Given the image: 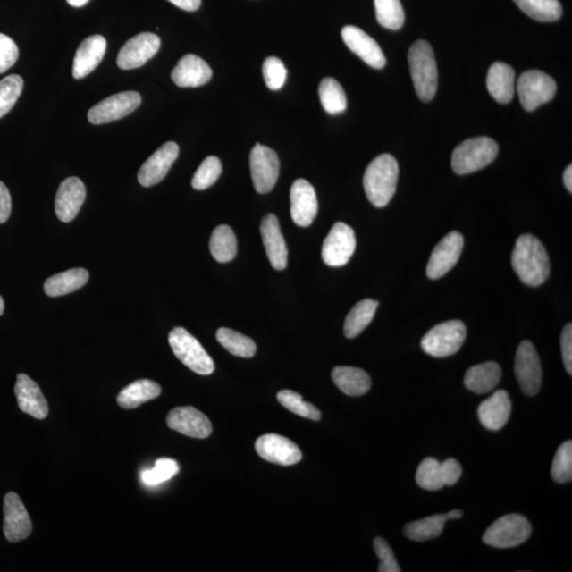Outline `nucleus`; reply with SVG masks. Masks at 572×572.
Returning <instances> with one entry per match:
<instances>
[{"mask_svg": "<svg viewBox=\"0 0 572 572\" xmlns=\"http://www.w3.org/2000/svg\"><path fill=\"white\" fill-rule=\"evenodd\" d=\"M416 484L426 491H439L445 485L442 462L426 458L420 463L416 474Z\"/></svg>", "mask_w": 572, "mask_h": 572, "instance_id": "58836bf2", "label": "nucleus"}, {"mask_svg": "<svg viewBox=\"0 0 572 572\" xmlns=\"http://www.w3.org/2000/svg\"><path fill=\"white\" fill-rule=\"evenodd\" d=\"M511 408L512 404L509 393L500 389L480 404L478 408L479 421L490 431H500L510 419Z\"/></svg>", "mask_w": 572, "mask_h": 572, "instance_id": "a878e982", "label": "nucleus"}, {"mask_svg": "<svg viewBox=\"0 0 572 572\" xmlns=\"http://www.w3.org/2000/svg\"><path fill=\"white\" fill-rule=\"evenodd\" d=\"M22 88L24 80L17 74L5 77L0 81V118L13 110L21 95Z\"/></svg>", "mask_w": 572, "mask_h": 572, "instance_id": "a19ab883", "label": "nucleus"}, {"mask_svg": "<svg viewBox=\"0 0 572 572\" xmlns=\"http://www.w3.org/2000/svg\"><path fill=\"white\" fill-rule=\"evenodd\" d=\"M250 172L257 193L271 192L279 177L280 163L277 153L257 143L250 153Z\"/></svg>", "mask_w": 572, "mask_h": 572, "instance_id": "9b49d317", "label": "nucleus"}, {"mask_svg": "<svg viewBox=\"0 0 572 572\" xmlns=\"http://www.w3.org/2000/svg\"><path fill=\"white\" fill-rule=\"evenodd\" d=\"M462 514L463 513L460 510H453V511L449 512L446 515H448L449 520H451V519H459V518H461L462 517Z\"/></svg>", "mask_w": 572, "mask_h": 572, "instance_id": "6e6d98bb", "label": "nucleus"}, {"mask_svg": "<svg viewBox=\"0 0 572 572\" xmlns=\"http://www.w3.org/2000/svg\"><path fill=\"white\" fill-rule=\"evenodd\" d=\"M320 101L324 111L337 114L346 111L347 97L342 86L333 78H325L319 85Z\"/></svg>", "mask_w": 572, "mask_h": 572, "instance_id": "e433bc0d", "label": "nucleus"}, {"mask_svg": "<svg viewBox=\"0 0 572 572\" xmlns=\"http://www.w3.org/2000/svg\"><path fill=\"white\" fill-rule=\"evenodd\" d=\"M515 375L526 396L534 397L542 386L543 370L539 354L529 341L520 343L514 365Z\"/></svg>", "mask_w": 572, "mask_h": 572, "instance_id": "1a4fd4ad", "label": "nucleus"}, {"mask_svg": "<svg viewBox=\"0 0 572 572\" xmlns=\"http://www.w3.org/2000/svg\"><path fill=\"white\" fill-rule=\"evenodd\" d=\"M180 147L175 142L164 143L158 150L148 157L139 172V181L143 187L159 184L167 176L172 165L179 157Z\"/></svg>", "mask_w": 572, "mask_h": 572, "instance_id": "6ab92c4d", "label": "nucleus"}, {"mask_svg": "<svg viewBox=\"0 0 572 572\" xmlns=\"http://www.w3.org/2000/svg\"><path fill=\"white\" fill-rule=\"evenodd\" d=\"M221 173V160L215 156H209L204 160L196 172V174H194L192 187L196 189V190H206V189L214 185V182L219 180Z\"/></svg>", "mask_w": 572, "mask_h": 572, "instance_id": "37998d69", "label": "nucleus"}, {"mask_svg": "<svg viewBox=\"0 0 572 572\" xmlns=\"http://www.w3.org/2000/svg\"><path fill=\"white\" fill-rule=\"evenodd\" d=\"M357 248L356 233L345 223L332 227L323 245V260L331 267H341L350 261Z\"/></svg>", "mask_w": 572, "mask_h": 572, "instance_id": "9d476101", "label": "nucleus"}, {"mask_svg": "<svg viewBox=\"0 0 572 572\" xmlns=\"http://www.w3.org/2000/svg\"><path fill=\"white\" fill-rule=\"evenodd\" d=\"M19 48L13 38L0 33V73L13 67L19 59Z\"/></svg>", "mask_w": 572, "mask_h": 572, "instance_id": "de8ad7c7", "label": "nucleus"}, {"mask_svg": "<svg viewBox=\"0 0 572 572\" xmlns=\"http://www.w3.org/2000/svg\"><path fill=\"white\" fill-rule=\"evenodd\" d=\"M89 0H67V3L72 5V7L80 8L88 4Z\"/></svg>", "mask_w": 572, "mask_h": 572, "instance_id": "5fc2aeb1", "label": "nucleus"}, {"mask_svg": "<svg viewBox=\"0 0 572 572\" xmlns=\"http://www.w3.org/2000/svg\"><path fill=\"white\" fill-rule=\"evenodd\" d=\"M445 485H454L460 479L462 467L459 462L453 458L442 462Z\"/></svg>", "mask_w": 572, "mask_h": 572, "instance_id": "8fccbe9b", "label": "nucleus"}, {"mask_svg": "<svg viewBox=\"0 0 572 572\" xmlns=\"http://www.w3.org/2000/svg\"><path fill=\"white\" fill-rule=\"evenodd\" d=\"M160 393H162V387L156 382L139 380L120 391L117 403L123 409H134L148 400L156 399Z\"/></svg>", "mask_w": 572, "mask_h": 572, "instance_id": "c756f323", "label": "nucleus"}, {"mask_svg": "<svg viewBox=\"0 0 572 572\" xmlns=\"http://www.w3.org/2000/svg\"><path fill=\"white\" fill-rule=\"evenodd\" d=\"M379 307V302L372 299L359 301L348 314L343 333L347 339H356L362 332L368 327L372 319L374 318L375 312Z\"/></svg>", "mask_w": 572, "mask_h": 572, "instance_id": "2f4dec72", "label": "nucleus"}, {"mask_svg": "<svg viewBox=\"0 0 572 572\" xmlns=\"http://www.w3.org/2000/svg\"><path fill=\"white\" fill-rule=\"evenodd\" d=\"M341 37L348 48L358 55L366 64L381 70L386 65V57L374 38L356 26L342 28Z\"/></svg>", "mask_w": 572, "mask_h": 572, "instance_id": "aec40b11", "label": "nucleus"}, {"mask_svg": "<svg viewBox=\"0 0 572 572\" xmlns=\"http://www.w3.org/2000/svg\"><path fill=\"white\" fill-rule=\"evenodd\" d=\"M500 380V366L495 362H488L468 369L465 376V385L468 391L484 394L493 391Z\"/></svg>", "mask_w": 572, "mask_h": 572, "instance_id": "c85d7f7f", "label": "nucleus"}, {"mask_svg": "<svg viewBox=\"0 0 572 572\" xmlns=\"http://www.w3.org/2000/svg\"><path fill=\"white\" fill-rule=\"evenodd\" d=\"M141 103V96L137 91H124L108 97L98 105L91 107L88 118L90 123L100 125L116 122L129 116Z\"/></svg>", "mask_w": 572, "mask_h": 572, "instance_id": "f8f14e48", "label": "nucleus"}, {"mask_svg": "<svg viewBox=\"0 0 572 572\" xmlns=\"http://www.w3.org/2000/svg\"><path fill=\"white\" fill-rule=\"evenodd\" d=\"M180 467L177 462L168 458H163L156 463L152 470L145 471L141 474L142 482L147 485H156L167 482L177 473Z\"/></svg>", "mask_w": 572, "mask_h": 572, "instance_id": "c03bdc74", "label": "nucleus"}, {"mask_svg": "<svg viewBox=\"0 0 572 572\" xmlns=\"http://www.w3.org/2000/svg\"><path fill=\"white\" fill-rule=\"evenodd\" d=\"M11 209H13V200H11L8 188L0 181V224L8 221Z\"/></svg>", "mask_w": 572, "mask_h": 572, "instance_id": "3c124183", "label": "nucleus"}, {"mask_svg": "<svg viewBox=\"0 0 572 572\" xmlns=\"http://www.w3.org/2000/svg\"><path fill=\"white\" fill-rule=\"evenodd\" d=\"M106 39L102 36L85 38L74 56L72 76L83 79L93 72L100 64L106 53Z\"/></svg>", "mask_w": 572, "mask_h": 572, "instance_id": "393cba45", "label": "nucleus"}, {"mask_svg": "<svg viewBox=\"0 0 572 572\" xmlns=\"http://www.w3.org/2000/svg\"><path fill=\"white\" fill-rule=\"evenodd\" d=\"M375 13L380 25L389 30H399L405 21V13L400 0H374Z\"/></svg>", "mask_w": 572, "mask_h": 572, "instance_id": "4c0bfd02", "label": "nucleus"}, {"mask_svg": "<svg viewBox=\"0 0 572 572\" xmlns=\"http://www.w3.org/2000/svg\"><path fill=\"white\" fill-rule=\"evenodd\" d=\"M88 278L89 273L85 268H72L47 279L44 290L49 297L64 296L83 288Z\"/></svg>", "mask_w": 572, "mask_h": 572, "instance_id": "7c9ffc66", "label": "nucleus"}, {"mask_svg": "<svg viewBox=\"0 0 572 572\" xmlns=\"http://www.w3.org/2000/svg\"><path fill=\"white\" fill-rule=\"evenodd\" d=\"M463 244L465 240L460 232L453 231L446 234L429 257L426 268L427 277L436 280L448 273L459 260Z\"/></svg>", "mask_w": 572, "mask_h": 572, "instance_id": "ddd939ff", "label": "nucleus"}, {"mask_svg": "<svg viewBox=\"0 0 572 572\" xmlns=\"http://www.w3.org/2000/svg\"><path fill=\"white\" fill-rule=\"evenodd\" d=\"M279 403L286 409L313 421L322 419V413L314 405L305 402L300 394L291 391H282L277 394Z\"/></svg>", "mask_w": 572, "mask_h": 572, "instance_id": "ea45409f", "label": "nucleus"}, {"mask_svg": "<svg viewBox=\"0 0 572 572\" xmlns=\"http://www.w3.org/2000/svg\"><path fill=\"white\" fill-rule=\"evenodd\" d=\"M532 534L529 520L519 514H508L496 520L483 536L486 545L494 548H513L522 545Z\"/></svg>", "mask_w": 572, "mask_h": 572, "instance_id": "0eeeda50", "label": "nucleus"}, {"mask_svg": "<svg viewBox=\"0 0 572 572\" xmlns=\"http://www.w3.org/2000/svg\"><path fill=\"white\" fill-rule=\"evenodd\" d=\"M86 198V188L78 177H70L62 182L57 190L55 208L62 222L70 223L76 219Z\"/></svg>", "mask_w": 572, "mask_h": 572, "instance_id": "4be33fe9", "label": "nucleus"}, {"mask_svg": "<svg viewBox=\"0 0 572 572\" xmlns=\"http://www.w3.org/2000/svg\"><path fill=\"white\" fill-rule=\"evenodd\" d=\"M257 455L268 462L280 466H293L302 459L299 445L276 433H267L257 440Z\"/></svg>", "mask_w": 572, "mask_h": 572, "instance_id": "2eb2a0df", "label": "nucleus"}, {"mask_svg": "<svg viewBox=\"0 0 572 572\" xmlns=\"http://www.w3.org/2000/svg\"><path fill=\"white\" fill-rule=\"evenodd\" d=\"M169 343L172 351L182 364L196 374L209 375L214 374L215 366L213 358L206 352L199 341L184 328H175L170 332Z\"/></svg>", "mask_w": 572, "mask_h": 572, "instance_id": "39448f33", "label": "nucleus"}, {"mask_svg": "<svg viewBox=\"0 0 572 572\" xmlns=\"http://www.w3.org/2000/svg\"><path fill=\"white\" fill-rule=\"evenodd\" d=\"M171 4L176 5L182 10L188 11V13H193L200 7L202 0H168Z\"/></svg>", "mask_w": 572, "mask_h": 572, "instance_id": "603ef678", "label": "nucleus"}, {"mask_svg": "<svg viewBox=\"0 0 572 572\" xmlns=\"http://www.w3.org/2000/svg\"><path fill=\"white\" fill-rule=\"evenodd\" d=\"M171 78L180 88H198L210 81L213 71L198 55H186L177 63Z\"/></svg>", "mask_w": 572, "mask_h": 572, "instance_id": "b1692460", "label": "nucleus"}, {"mask_svg": "<svg viewBox=\"0 0 572 572\" xmlns=\"http://www.w3.org/2000/svg\"><path fill=\"white\" fill-rule=\"evenodd\" d=\"M514 272L525 284L540 286L551 273V260L540 240L531 234L517 239L512 253Z\"/></svg>", "mask_w": 572, "mask_h": 572, "instance_id": "f257e3e1", "label": "nucleus"}, {"mask_svg": "<svg viewBox=\"0 0 572 572\" xmlns=\"http://www.w3.org/2000/svg\"><path fill=\"white\" fill-rule=\"evenodd\" d=\"M318 213L314 187L306 180H297L290 189V215L296 225L308 227Z\"/></svg>", "mask_w": 572, "mask_h": 572, "instance_id": "f3484780", "label": "nucleus"}, {"mask_svg": "<svg viewBox=\"0 0 572 572\" xmlns=\"http://www.w3.org/2000/svg\"><path fill=\"white\" fill-rule=\"evenodd\" d=\"M499 150V145L489 137L467 139L455 148L451 167L459 175L473 173L493 163Z\"/></svg>", "mask_w": 572, "mask_h": 572, "instance_id": "20e7f679", "label": "nucleus"}, {"mask_svg": "<svg viewBox=\"0 0 572 572\" xmlns=\"http://www.w3.org/2000/svg\"><path fill=\"white\" fill-rule=\"evenodd\" d=\"M216 340L234 357L250 358H254L257 352L256 342L253 340L231 329L217 330Z\"/></svg>", "mask_w": 572, "mask_h": 572, "instance_id": "f704fd0d", "label": "nucleus"}, {"mask_svg": "<svg viewBox=\"0 0 572 572\" xmlns=\"http://www.w3.org/2000/svg\"><path fill=\"white\" fill-rule=\"evenodd\" d=\"M334 384L349 397H359L367 393L371 388V379L363 369L341 366L332 371Z\"/></svg>", "mask_w": 572, "mask_h": 572, "instance_id": "cd10ccee", "label": "nucleus"}, {"mask_svg": "<svg viewBox=\"0 0 572 572\" xmlns=\"http://www.w3.org/2000/svg\"><path fill=\"white\" fill-rule=\"evenodd\" d=\"M563 180H564L565 187L568 188V190L569 192H572V167H571V164H569L568 167L566 168V170L564 172Z\"/></svg>", "mask_w": 572, "mask_h": 572, "instance_id": "864d4df0", "label": "nucleus"}, {"mask_svg": "<svg viewBox=\"0 0 572 572\" xmlns=\"http://www.w3.org/2000/svg\"><path fill=\"white\" fill-rule=\"evenodd\" d=\"M448 515H432L416 522L405 526L404 534L409 540L415 542H425L442 534L444 525L448 522Z\"/></svg>", "mask_w": 572, "mask_h": 572, "instance_id": "473e14b6", "label": "nucleus"}, {"mask_svg": "<svg viewBox=\"0 0 572 572\" xmlns=\"http://www.w3.org/2000/svg\"><path fill=\"white\" fill-rule=\"evenodd\" d=\"M408 62L416 95L422 101L433 100L438 88V68L432 46L416 42L409 49Z\"/></svg>", "mask_w": 572, "mask_h": 572, "instance_id": "7ed1b4c3", "label": "nucleus"}, {"mask_svg": "<svg viewBox=\"0 0 572 572\" xmlns=\"http://www.w3.org/2000/svg\"><path fill=\"white\" fill-rule=\"evenodd\" d=\"M560 348H562L563 362L566 371L572 374V324L566 325L560 337Z\"/></svg>", "mask_w": 572, "mask_h": 572, "instance_id": "09e8293b", "label": "nucleus"}, {"mask_svg": "<svg viewBox=\"0 0 572 572\" xmlns=\"http://www.w3.org/2000/svg\"><path fill=\"white\" fill-rule=\"evenodd\" d=\"M4 534L11 543L26 540L32 532V523L20 496L10 492L4 500Z\"/></svg>", "mask_w": 572, "mask_h": 572, "instance_id": "dca6fc26", "label": "nucleus"}, {"mask_svg": "<svg viewBox=\"0 0 572 572\" xmlns=\"http://www.w3.org/2000/svg\"><path fill=\"white\" fill-rule=\"evenodd\" d=\"M489 93L502 105L511 102L515 93V72L505 63L497 62L490 67L486 78Z\"/></svg>", "mask_w": 572, "mask_h": 572, "instance_id": "bb28decb", "label": "nucleus"}, {"mask_svg": "<svg viewBox=\"0 0 572 572\" xmlns=\"http://www.w3.org/2000/svg\"><path fill=\"white\" fill-rule=\"evenodd\" d=\"M554 482L565 484L572 479V442H565L557 450L551 467Z\"/></svg>", "mask_w": 572, "mask_h": 572, "instance_id": "79ce46f5", "label": "nucleus"}, {"mask_svg": "<svg viewBox=\"0 0 572 572\" xmlns=\"http://www.w3.org/2000/svg\"><path fill=\"white\" fill-rule=\"evenodd\" d=\"M209 248L216 261L231 262L236 257L238 251L236 234L228 225L217 226L211 236Z\"/></svg>", "mask_w": 572, "mask_h": 572, "instance_id": "72a5a7b5", "label": "nucleus"}, {"mask_svg": "<svg viewBox=\"0 0 572 572\" xmlns=\"http://www.w3.org/2000/svg\"><path fill=\"white\" fill-rule=\"evenodd\" d=\"M514 3L524 13L539 21H558L563 13L559 0H514Z\"/></svg>", "mask_w": 572, "mask_h": 572, "instance_id": "c9c22d12", "label": "nucleus"}, {"mask_svg": "<svg viewBox=\"0 0 572 572\" xmlns=\"http://www.w3.org/2000/svg\"><path fill=\"white\" fill-rule=\"evenodd\" d=\"M260 231L272 266L277 271L285 270L288 266V248L277 216L270 214L263 217Z\"/></svg>", "mask_w": 572, "mask_h": 572, "instance_id": "412c9836", "label": "nucleus"}, {"mask_svg": "<svg viewBox=\"0 0 572 572\" xmlns=\"http://www.w3.org/2000/svg\"><path fill=\"white\" fill-rule=\"evenodd\" d=\"M15 396L19 408L29 416L43 420L49 414L47 400L45 399L41 388L26 374L17 375Z\"/></svg>", "mask_w": 572, "mask_h": 572, "instance_id": "5701e85b", "label": "nucleus"}, {"mask_svg": "<svg viewBox=\"0 0 572 572\" xmlns=\"http://www.w3.org/2000/svg\"><path fill=\"white\" fill-rule=\"evenodd\" d=\"M288 72L283 62L276 56H270L263 64V77L268 88L272 90H279L282 88L285 83Z\"/></svg>", "mask_w": 572, "mask_h": 572, "instance_id": "a18cd8bd", "label": "nucleus"}, {"mask_svg": "<svg viewBox=\"0 0 572 572\" xmlns=\"http://www.w3.org/2000/svg\"><path fill=\"white\" fill-rule=\"evenodd\" d=\"M399 165L391 154L372 160L364 175V188L369 202L377 208L385 207L397 190Z\"/></svg>", "mask_w": 572, "mask_h": 572, "instance_id": "f03ea898", "label": "nucleus"}, {"mask_svg": "<svg viewBox=\"0 0 572 572\" xmlns=\"http://www.w3.org/2000/svg\"><path fill=\"white\" fill-rule=\"evenodd\" d=\"M167 425L173 431L191 438L206 439L213 433V425L208 417L191 406L171 410Z\"/></svg>", "mask_w": 572, "mask_h": 572, "instance_id": "a211bd4d", "label": "nucleus"}, {"mask_svg": "<svg viewBox=\"0 0 572 572\" xmlns=\"http://www.w3.org/2000/svg\"><path fill=\"white\" fill-rule=\"evenodd\" d=\"M4 302L2 297H0V316L4 314Z\"/></svg>", "mask_w": 572, "mask_h": 572, "instance_id": "4d7b16f0", "label": "nucleus"}, {"mask_svg": "<svg viewBox=\"0 0 572 572\" xmlns=\"http://www.w3.org/2000/svg\"><path fill=\"white\" fill-rule=\"evenodd\" d=\"M517 93L525 110L532 112L553 99L557 93V83L545 72L529 71L519 77Z\"/></svg>", "mask_w": 572, "mask_h": 572, "instance_id": "6e6552de", "label": "nucleus"}, {"mask_svg": "<svg viewBox=\"0 0 572 572\" xmlns=\"http://www.w3.org/2000/svg\"><path fill=\"white\" fill-rule=\"evenodd\" d=\"M160 48L156 34L143 32L129 39L119 51L117 64L123 71L135 70L146 64Z\"/></svg>", "mask_w": 572, "mask_h": 572, "instance_id": "4468645a", "label": "nucleus"}, {"mask_svg": "<svg viewBox=\"0 0 572 572\" xmlns=\"http://www.w3.org/2000/svg\"><path fill=\"white\" fill-rule=\"evenodd\" d=\"M376 556L380 559V572H400V566L394 557L392 549L383 537H376L374 542Z\"/></svg>", "mask_w": 572, "mask_h": 572, "instance_id": "49530a36", "label": "nucleus"}, {"mask_svg": "<svg viewBox=\"0 0 572 572\" xmlns=\"http://www.w3.org/2000/svg\"><path fill=\"white\" fill-rule=\"evenodd\" d=\"M467 329L460 320H450L436 325L423 337V351L433 358L454 356L465 342Z\"/></svg>", "mask_w": 572, "mask_h": 572, "instance_id": "423d86ee", "label": "nucleus"}]
</instances>
